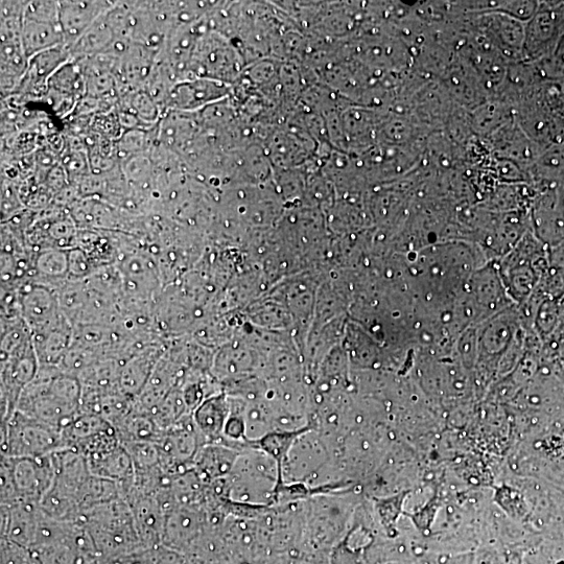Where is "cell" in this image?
<instances>
[{
	"mask_svg": "<svg viewBox=\"0 0 564 564\" xmlns=\"http://www.w3.org/2000/svg\"><path fill=\"white\" fill-rule=\"evenodd\" d=\"M67 450L62 431L16 411L2 425V456L38 458Z\"/></svg>",
	"mask_w": 564,
	"mask_h": 564,
	"instance_id": "3957f363",
	"label": "cell"
},
{
	"mask_svg": "<svg viewBox=\"0 0 564 564\" xmlns=\"http://www.w3.org/2000/svg\"><path fill=\"white\" fill-rule=\"evenodd\" d=\"M241 451L224 443H208L197 453L193 467L206 483L228 477Z\"/></svg>",
	"mask_w": 564,
	"mask_h": 564,
	"instance_id": "ac0fdd59",
	"label": "cell"
},
{
	"mask_svg": "<svg viewBox=\"0 0 564 564\" xmlns=\"http://www.w3.org/2000/svg\"><path fill=\"white\" fill-rule=\"evenodd\" d=\"M564 30V4L540 5L525 27L523 57L543 62L554 54Z\"/></svg>",
	"mask_w": 564,
	"mask_h": 564,
	"instance_id": "52a82bcc",
	"label": "cell"
},
{
	"mask_svg": "<svg viewBox=\"0 0 564 564\" xmlns=\"http://www.w3.org/2000/svg\"><path fill=\"white\" fill-rule=\"evenodd\" d=\"M22 18L2 19V94L10 98L27 73L29 58L21 41Z\"/></svg>",
	"mask_w": 564,
	"mask_h": 564,
	"instance_id": "30bf717a",
	"label": "cell"
},
{
	"mask_svg": "<svg viewBox=\"0 0 564 564\" xmlns=\"http://www.w3.org/2000/svg\"><path fill=\"white\" fill-rule=\"evenodd\" d=\"M238 57L227 39L218 32L202 34L197 41L190 64V75L222 83L238 74Z\"/></svg>",
	"mask_w": 564,
	"mask_h": 564,
	"instance_id": "8992f818",
	"label": "cell"
},
{
	"mask_svg": "<svg viewBox=\"0 0 564 564\" xmlns=\"http://www.w3.org/2000/svg\"><path fill=\"white\" fill-rule=\"evenodd\" d=\"M155 564H196V561L181 552L160 546L156 549Z\"/></svg>",
	"mask_w": 564,
	"mask_h": 564,
	"instance_id": "44dd1931",
	"label": "cell"
},
{
	"mask_svg": "<svg viewBox=\"0 0 564 564\" xmlns=\"http://www.w3.org/2000/svg\"><path fill=\"white\" fill-rule=\"evenodd\" d=\"M19 298L21 317L32 335L45 332L66 318L58 292L50 287L27 281L19 289Z\"/></svg>",
	"mask_w": 564,
	"mask_h": 564,
	"instance_id": "9c48e42d",
	"label": "cell"
},
{
	"mask_svg": "<svg viewBox=\"0 0 564 564\" xmlns=\"http://www.w3.org/2000/svg\"><path fill=\"white\" fill-rule=\"evenodd\" d=\"M70 59H73L72 55L64 45L32 57L27 73L12 97L29 100L45 98L47 83Z\"/></svg>",
	"mask_w": 564,
	"mask_h": 564,
	"instance_id": "7c38bea8",
	"label": "cell"
},
{
	"mask_svg": "<svg viewBox=\"0 0 564 564\" xmlns=\"http://www.w3.org/2000/svg\"><path fill=\"white\" fill-rule=\"evenodd\" d=\"M280 483L279 460L262 448L248 446L223 479L224 504L240 508L267 506L279 496Z\"/></svg>",
	"mask_w": 564,
	"mask_h": 564,
	"instance_id": "7a4b0ae2",
	"label": "cell"
},
{
	"mask_svg": "<svg viewBox=\"0 0 564 564\" xmlns=\"http://www.w3.org/2000/svg\"><path fill=\"white\" fill-rule=\"evenodd\" d=\"M230 414L229 399L225 391L211 396L193 413L198 432L205 444L222 443Z\"/></svg>",
	"mask_w": 564,
	"mask_h": 564,
	"instance_id": "e0dca14e",
	"label": "cell"
},
{
	"mask_svg": "<svg viewBox=\"0 0 564 564\" xmlns=\"http://www.w3.org/2000/svg\"><path fill=\"white\" fill-rule=\"evenodd\" d=\"M124 501L131 508L141 544L155 550L162 545L167 511L156 496L129 495Z\"/></svg>",
	"mask_w": 564,
	"mask_h": 564,
	"instance_id": "5bb4252c",
	"label": "cell"
},
{
	"mask_svg": "<svg viewBox=\"0 0 564 564\" xmlns=\"http://www.w3.org/2000/svg\"><path fill=\"white\" fill-rule=\"evenodd\" d=\"M167 346L164 342L156 344L122 363L119 387L123 393L136 398L143 391Z\"/></svg>",
	"mask_w": 564,
	"mask_h": 564,
	"instance_id": "2e32d148",
	"label": "cell"
},
{
	"mask_svg": "<svg viewBox=\"0 0 564 564\" xmlns=\"http://www.w3.org/2000/svg\"><path fill=\"white\" fill-rule=\"evenodd\" d=\"M107 13L94 23L74 46L70 47L69 51L73 59H87L102 55L117 40Z\"/></svg>",
	"mask_w": 564,
	"mask_h": 564,
	"instance_id": "d6986e66",
	"label": "cell"
},
{
	"mask_svg": "<svg viewBox=\"0 0 564 564\" xmlns=\"http://www.w3.org/2000/svg\"><path fill=\"white\" fill-rule=\"evenodd\" d=\"M82 385L55 366H40L22 391L17 411L62 431L81 414Z\"/></svg>",
	"mask_w": 564,
	"mask_h": 564,
	"instance_id": "6da1fadb",
	"label": "cell"
},
{
	"mask_svg": "<svg viewBox=\"0 0 564 564\" xmlns=\"http://www.w3.org/2000/svg\"><path fill=\"white\" fill-rule=\"evenodd\" d=\"M21 41L29 60L65 46L59 20V2H28L22 17Z\"/></svg>",
	"mask_w": 564,
	"mask_h": 564,
	"instance_id": "5b68a950",
	"label": "cell"
},
{
	"mask_svg": "<svg viewBox=\"0 0 564 564\" xmlns=\"http://www.w3.org/2000/svg\"><path fill=\"white\" fill-rule=\"evenodd\" d=\"M2 187V222L7 223L22 213L23 202L12 180H4Z\"/></svg>",
	"mask_w": 564,
	"mask_h": 564,
	"instance_id": "ffe728a7",
	"label": "cell"
},
{
	"mask_svg": "<svg viewBox=\"0 0 564 564\" xmlns=\"http://www.w3.org/2000/svg\"><path fill=\"white\" fill-rule=\"evenodd\" d=\"M329 451L323 437L315 432L295 436L290 448L280 460L281 482L285 485L307 486L320 480Z\"/></svg>",
	"mask_w": 564,
	"mask_h": 564,
	"instance_id": "277c9868",
	"label": "cell"
},
{
	"mask_svg": "<svg viewBox=\"0 0 564 564\" xmlns=\"http://www.w3.org/2000/svg\"><path fill=\"white\" fill-rule=\"evenodd\" d=\"M227 94L228 86L222 82L203 78L184 80L171 90L164 105V113L167 111L191 113L205 106L214 105Z\"/></svg>",
	"mask_w": 564,
	"mask_h": 564,
	"instance_id": "8fae6325",
	"label": "cell"
},
{
	"mask_svg": "<svg viewBox=\"0 0 564 564\" xmlns=\"http://www.w3.org/2000/svg\"><path fill=\"white\" fill-rule=\"evenodd\" d=\"M53 455L38 458L2 456L9 463L18 503L39 505L52 488L56 477Z\"/></svg>",
	"mask_w": 564,
	"mask_h": 564,
	"instance_id": "ba28073f",
	"label": "cell"
},
{
	"mask_svg": "<svg viewBox=\"0 0 564 564\" xmlns=\"http://www.w3.org/2000/svg\"><path fill=\"white\" fill-rule=\"evenodd\" d=\"M116 2H59V20L65 46L70 49Z\"/></svg>",
	"mask_w": 564,
	"mask_h": 564,
	"instance_id": "4fadbf2b",
	"label": "cell"
},
{
	"mask_svg": "<svg viewBox=\"0 0 564 564\" xmlns=\"http://www.w3.org/2000/svg\"><path fill=\"white\" fill-rule=\"evenodd\" d=\"M41 515L42 510L37 504L2 506V537L30 550L36 540Z\"/></svg>",
	"mask_w": 564,
	"mask_h": 564,
	"instance_id": "9a60e30c",
	"label": "cell"
}]
</instances>
